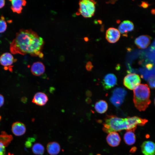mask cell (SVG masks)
<instances>
[{
    "instance_id": "52a82bcc",
    "label": "cell",
    "mask_w": 155,
    "mask_h": 155,
    "mask_svg": "<svg viewBox=\"0 0 155 155\" xmlns=\"http://www.w3.org/2000/svg\"><path fill=\"white\" fill-rule=\"evenodd\" d=\"M117 81L116 76L113 73H110L105 76L102 83L104 89L108 90L117 84Z\"/></svg>"
},
{
    "instance_id": "7402d4cb",
    "label": "cell",
    "mask_w": 155,
    "mask_h": 155,
    "mask_svg": "<svg viewBox=\"0 0 155 155\" xmlns=\"http://www.w3.org/2000/svg\"><path fill=\"white\" fill-rule=\"evenodd\" d=\"M7 28L6 23L3 16L0 18V33L4 32Z\"/></svg>"
},
{
    "instance_id": "d6986e66",
    "label": "cell",
    "mask_w": 155,
    "mask_h": 155,
    "mask_svg": "<svg viewBox=\"0 0 155 155\" xmlns=\"http://www.w3.org/2000/svg\"><path fill=\"white\" fill-rule=\"evenodd\" d=\"M108 105L106 101L100 100L96 102L94 105V108L96 111L99 113H105L107 110Z\"/></svg>"
},
{
    "instance_id": "e0dca14e",
    "label": "cell",
    "mask_w": 155,
    "mask_h": 155,
    "mask_svg": "<svg viewBox=\"0 0 155 155\" xmlns=\"http://www.w3.org/2000/svg\"><path fill=\"white\" fill-rule=\"evenodd\" d=\"M11 6V9L14 12L17 13H21L22 9V7L26 5V2L25 0H10Z\"/></svg>"
},
{
    "instance_id": "8fae6325",
    "label": "cell",
    "mask_w": 155,
    "mask_h": 155,
    "mask_svg": "<svg viewBox=\"0 0 155 155\" xmlns=\"http://www.w3.org/2000/svg\"><path fill=\"white\" fill-rule=\"evenodd\" d=\"M151 38L147 35H143L137 38L135 43L137 47L142 49L146 48L150 44Z\"/></svg>"
},
{
    "instance_id": "4316f807",
    "label": "cell",
    "mask_w": 155,
    "mask_h": 155,
    "mask_svg": "<svg viewBox=\"0 0 155 155\" xmlns=\"http://www.w3.org/2000/svg\"><path fill=\"white\" fill-rule=\"evenodd\" d=\"M32 144L31 142L28 140L26 142L25 146L27 148H30L32 146Z\"/></svg>"
},
{
    "instance_id": "277c9868",
    "label": "cell",
    "mask_w": 155,
    "mask_h": 155,
    "mask_svg": "<svg viewBox=\"0 0 155 155\" xmlns=\"http://www.w3.org/2000/svg\"><path fill=\"white\" fill-rule=\"evenodd\" d=\"M96 3V2L93 0L80 1L79 3V9L76 14L81 15L85 18L92 17L94 13Z\"/></svg>"
},
{
    "instance_id": "ba28073f",
    "label": "cell",
    "mask_w": 155,
    "mask_h": 155,
    "mask_svg": "<svg viewBox=\"0 0 155 155\" xmlns=\"http://www.w3.org/2000/svg\"><path fill=\"white\" fill-rule=\"evenodd\" d=\"M120 36V33L119 30L113 28H110L106 31V38L107 41L111 43L117 41Z\"/></svg>"
},
{
    "instance_id": "f546056e",
    "label": "cell",
    "mask_w": 155,
    "mask_h": 155,
    "mask_svg": "<svg viewBox=\"0 0 155 155\" xmlns=\"http://www.w3.org/2000/svg\"><path fill=\"white\" fill-rule=\"evenodd\" d=\"M137 149V148L135 147H132L130 150L129 151L130 152L133 153L135 152Z\"/></svg>"
},
{
    "instance_id": "83f0119b",
    "label": "cell",
    "mask_w": 155,
    "mask_h": 155,
    "mask_svg": "<svg viewBox=\"0 0 155 155\" xmlns=\"http://www.w3.org/2000/svg\"><path fill=\"white\" fill-rule=\"evenodd\" d=\"M150 48L153 51L155 52V40L152 43Z\"/></svg>"
},
{
    "instance_id": "ffe728a7",
    "label": "cell",
    "mask_w": 155,
    "mask_h": 155,
    "mask_svg": "<svg viewBox=\"0 0 155 155\" xmlns=\"http://www.w3.org/2000/svg\"><path fill=\"white\" fill-rule=\"evenodd\" d=\"M124 140L127 145H131L134 144L136 141V137L134 132L127 131L123 137Z\"/></svg>"
},
{
    "instance_id": "4dcf8cb0",
    "label": "cell",
    "mask_w": 155,
    "mask_h": 155,
    "mask_svg": "<svg viewBox=\"0 0 155 155\" xmlns=\"http://www.w3.org/2000/svg\"><path fill=\"white\" fill-rule=\"evenodd\" d=\"M148 4L146 3L145 2H143L141 5V6L144 7L146 8L148 7Z\"/></svg>"
},
{
    "instance_id": "30bf717a",
    "label": "cell",
    "mask_w": 155,
    "mask_h": 155,
    "mask_svg": "<svg viewBox=\"0 0 155 155\" xmlns=\"http://www.w3.org/2000/svg\"><path fill=\"white\" fill-rule=\"evenodd\" d=\"M141 150L144 155H155V143L147 141L144 142L141 146Z\"/></svg>"
},
{
    "instance_id": "5bb4252c",
    "label": "cell",
    "mask_w": 155,
    "mask_h": 155,
    "mask_svg": "<svg viewBox=\"0 0 155 155\" xmlns=\"http://www.w3.org/2000/svg\"><path fill=\"white\" fill-rule=\"evenodd\" d=\"M47 95L42 92H38L34 95L32 102L40 106L44 105L48 101Z\"/></svg>"
},
{
    "instance_id": "484cf974",
    "label": "cell",
    "mask_w": 155,
    "mask_h": 155,
    "mask_svg": "<svg viewBox=\"0 0 155 155\" xmlns=\"http://www.w3.org/2000/svg\"><path fill=\"white\" fill-rule=\"evenodd\" d=\"M4 103V98L3 96L0 94V107Z\"/></svg>"
},
{
    "instance_id": "2e32d148",
    "label": "cell",
    "mask_w": 155,
    "mask_h": 155,
    "mask_svg": "<svg viewBox=\"0 0 155 155\" xmlns=\"http://www.w3.org/2000/svg\"><path fill=\"white\" fill-rule=\"evenodd\" d=\"M31 71L34 75L40 76L44 73L45 71V66L42 63L39 61L36 62L32 64Z\"/></svg>"
},
{
    "instance_id": "603a6c76",
    "label": "cell",
    "mask_w": 155,
    "mask_h": 155,
    "mask_svg": "<svg viewBox=\"0 0 155 155\" xmlns=\"http://www.w3.org/2000/svg\"><path fill=\"white\" fill-rule=\"evenodd\" d=\"M5 144L0 141V155H4L5 152Z\"/></svg>"
},
{
    "instance_id": "d4e9b609",
    "label": "cell",
    "mask_w": 155,
    "mask_h": 155,
    "mask_svg": "<svg viewBox=\"0 0 155 155\" xmlns=\"http://www.w3.org/2000/svg\"><path fill=\"white\" fill-rule=\"evenodd\" d=\"M87 69L88 71L90 70L92 68V64L90 62H88L86 65Z\"/></svg>"
},
{
    "instance_id": "7c38bea8",
    "label": "cell",
    "mask_w": 155,
    "mask_h": 155,
    "mask_svg": "<svg viewBox=\"0 0 155 155\" xmlns=\"http://www.w3.org/2000/svg\"><path fill=\"white\" fill-rule=\"evenodd\" d=\"M106 140L108 144L111 147L118 146L120 144L121 139L119 134L115 132L108 133L106 137Z\"/></svg>"
},
{
    "instance_id": "44dd1931",
    "label": "cell",
    "mask_w": 155,
    "mask_h": 155,
    "mask_svg": "<svg viewBox=\"0 0 155 155\" xmlns=\"http://www.w3.org/2000/svg\"><path fill=\"white\" fill-rule=\"evenodd\" d=\"M44 146L39 143L35 144L32 147L33 153L36 155H42L44 153Z\"/></svg>"
},
{
    "instance_id": "1f68e13d",
    "label": "cell",
    "mask_w": 155,
    "mask_h": 155,
    "mask_svg": "<svg viewBox=\"0 0 155 155\" xmlns=\"http://www.w3.org/2000/svg\"><path fill=\"white\" fill-rule=\"evenodd\" d=\"M154 104H155V99H154Z\"/></svg>"
},
{
    "instance_id": "3957f363",
    "label": "cell",
    "mask_w": 155,
    "mask_h": 155,
    "mask_svg": "<svg viewBox=\"0 0 155 155\" xmlns=\"http://www.w3.org/2000/svg\"><path fill=\"white\" fill-rule=\"evenodd\" d=\"M133 101L140 111H144L151 103L150 89L146 84H140L133 90Z\"/></svg>"
},
{
    "instance_id": "cb8c5ba5",
    "label": "cell",
    "mask_w": 155,
    "mask_h": 155,
    "mask_svg": "<svg viewBox=\"0 0 155 155\" xmlns=\"http://www.w3.org/2000/svg\"><path fill=\"white\" fill-rule=\"evenodd\" d=\"M149 84L150 87L155 88V76L150 78L149 80Z\"/></svg>"
},
{
    "instance_id": "6da1fadb",
    "label": "cell",
    "mask_w": 155,
    "mask_h": 155,
    "mask_svg": "<svg viewBox=\"0 0 155 155\" xmlns=\"http://www.w3.org/2000/svg\"><path fill=\"white\" fill-rule=\"evenodd\" d=\"M44 44L43 39L31 30H20L10 46V50L13 54L24 55L30 54L32 56L42 58L41 52Z\"/></svg>"
},
{
    "instance_id": "7a4b0ae2",
    "label": "cell",
    "mask_w": 155,
    "mask_h": 155,
    "mask_svg": "<svg viewBox=\"0 0 155 155\" xmlns=\"http://www.w3.org/2000/svg\"><path fill=\"white\" fill-rule=\"evenodd\" d=\"M137 121L134 117L119 118L113 115H107L103 124V131L106 133L120 131L125 129L134 132L137 125Z\"/></svg>"
},
{
    "instance_id": "9a60e30c",
    "label": "cell",
    "mask_w": 155,
    "mask_h": 155,
    "mask_svg": "<svg viewBox=\"0 0 155 155\" xmlns=\"http://www.w3.org/2000/svg\"><path fill=\"white\" fill-rule=\"evenodd\" d=\"M11 130L12 133L15 135L20 136L25 133L26 127L23 123L19 122H16L12 124Z\"/></svg>"
},
{
    "instance_id": "f1b7e54d",
    "label": "cell",
    "mask_w": 155,
    "mask_h": 155,
    "mask_svg": "<svg viewBox=\"0 0 155 155\" xmlns=\"http://www.w3.org/2000/svg\"><path fill=\"white\" fill-rule=\"evenodd\" d=\"M5 3V0H0V9L1 8L4 6Z\"/></svg>"
},
{
    "instance_id": "9c48e42d",
    "label": "cell",
    "mask_w": 155,
    "mask_h": 155,
    "mask_svg": "<svg viewBox=\"0 0 155 155\" xmlns=\"http://www.w3.org/2000/svg\"><path fill=\"white\" fill-rule=\"evenodd\" d=\"M15 60L11 54L9 53H4L0 56V63L7 69L8 68L11 70L12 65Z\"/></svg>"
},
{
    "instance_id": "5b68a950",
    "label": "cell",
    "mask_w": 155,
    "mask_h": 155,
    "mask_svg": "<svg viewBox=\"0 0 155 155\" xmlns=\"http://www.w3.org/2000/svg\"><path fill=\"white\" fill-rule=\"evenodd\" d=\"M126 94L127 92L124 88H116L113 91L110 101L115 106L118 107L123 102Z\"/></svg>"
},
{
    "instance_id": "8992f818",
    "label": "cell",
    "mask_w": 155,
    "mask_h": 155,
    "mask_svg": "<svg viewBox=\"0 0 155 155\" xmlns=\"http://www.w3.org/2000/svg\"><path fill=\"white\" fill-rule=\"evenodd\" d=\"M141 82L139 76L135 73H130L125 76L123 80L124 86L128 89L134 90L139 85Z\"/></svg>"
},
{
    "instance_id": "ac0fdd59",
    "label": "cell",
    "mask_w": 155,
    "mask_h": 155,
    "mask_svg": "<svg viewBox=\"0 0 155 155\" xmlns=\"http://www.w3.org/2000/svg\"><path fill=\"white\" fill-rule=\"evenodd\" d=\"M46 149L48 153L50 155H56L60 151V147L58 143L53 142L48 144Z\"/></svg>"
},
{
    "instance_id": "4fadbf2b",
    "label": "cell",
    "mask_w": 155,
    "mask_h": 155,
    "mask_svg": "<svg viewBox=\"0 0 155 155\" xmlns=\"http://www.w3.org/2000/svg\"><path fill=\"white\" fill-rule=\"evenodd\" d=\"M134 28L133 23L129 20L123 21L119 25L118 29L120 33L124 36L126 35L127 33L132 31Z\"/></svg>"
}]
</instances>
